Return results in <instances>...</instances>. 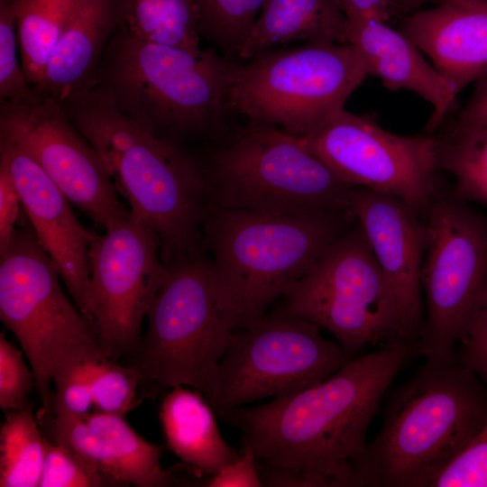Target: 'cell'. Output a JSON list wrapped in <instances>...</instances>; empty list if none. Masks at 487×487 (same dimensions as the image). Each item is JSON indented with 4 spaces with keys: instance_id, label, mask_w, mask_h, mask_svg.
Returning a JSON list of instances; mask_svg holds the SVG:
<instances>
[{
    "instance_id": "3957f363",
    "label": "cell",
    "mask_w": 487,
    "mask_h": 487,
    "mask_svg": "<svg viewBox=\"0 0 487 487\" xmlns=\"http://www.w3.org/2000/svg\"><path fill=\"white\" fill-rule=\"evenodd\" d=\"M241 65L214 48L190 51L144 41L124 22L106 49L95 87L144 130L186 146L229 131L230 88Z\"/></svg>"
},
{
    "instance_id": "8fae6325",
    "label": "cell",
    "mask_w": 487,
    "mask_h": 487,
    "mask_svg": "<svg viewBox=\"0 0 487 487\" xmlns=\"http://www.w3.org/2000/svg\"><path fill=\"white\" fill-rule=\"evenodd\" d=\"M60 279L59 265L30 222L16 228L0 253V319L15 335L34 373L41 402L38 417L53 413L51 382L59 361L78 347L99 346L95 323L71 303Z\"/></svg>"
},
{
    "instance_id": "e0dca14e",
    "label": "cell",
    "mask_w": 487,
    "mask_h": 487,
    "mask_svg": "<svg viewBox=\"0 0 487 487\" xmlns=\"http://www.w3.org/2000/svg\"><path fill=\"white\" fill-rule=\"evenodd\" d=\"M0 162L11 173L26 216L40 244L59 265L74 304L93 322L88 299V251L96 234L79 223L68 198L41 167L1 133Z\"/></svg>"
},
{
    "instance_id": "f546056e",
    "label": "cell",
    "mask_w": 487,
    "mask_h": 487,
    "mask_svg": "<svg viewBox=\"0 0 487 487\" xmlns=\"http://www.w3.org/2000/svg\"><path fill=\"white\" fill-rule=\"evenodd\" d=\"M141 375L134 365L123 366L104 354L89 367V385L93 411L124 417L135 404Z\"/></svg>"
},
{
    "instance_id": "7402d4cb",
    "label": "cell",
    "mask_w": 487,
    "mask_h": 487,
    "mask_svg": "<svg viewBox=\"0 0 487 487\" xmlns=\"http://www.w3.org/2000/svg\"><path fill=\"white\" fill-rule=\"evenodd\" d=\"M351 24L335 0H265L238 58L297 41L350 43Z\"/></svg>"
},
{
    "instance_id": "603a6c76",
    "label": "cell",
    "mask_w": 487,
    "mask_h": 487,
    "mask_svg": "<svg viewBox=\"0 0 487 487\" xmlns=\"http://www.w3.org/2000/svg\"><path fill=\"white\" fill-rule=\"evenodd\" d=\"M84 419L100 437L108 476L118 485L161 487L177 482L171 470L161 468V446L140 436L124 417L92 411Z\"/></svg>"
},
{
    "instance_id": "ab89813d",
    "label": "cell",
    "mask_w": 487,
    "mask_h": 487,
    "mask_svg": "<svg viewBox=\"0 0 487 487\" xmlns=\"http://www.w3.org/2000/svg\"><path fill=\"white\" fill-rule=\"evenodd\" d=\"M451 1L456 0H391V18L396 15L407 16L416 11H418L422 6L427 4H434L435 5H437Z\"/></svg>"
},
{
    "instance_id": "5bb4252c",
    "label": "cell",
    "mask_w": 487,
    "mask_h": 487,
    "mask_svg": "<svg viewBox=\"0 0 487 487\" xmlns=\"http://www.w3.org/2000/svg\"><path fill=\"white\" fill-rule=\"evenodd\" d=\"M300 139L344 181L393 196L425 219L439 188L436 136L392 133L373 118L344 108Z\"/></svg>"
},
{
    "instance_id": "30bf717a",
    "label": "cell",
    "mask_w": 487,
    "mask_h": 487,
    "mask_svg": "<svg viewBox=\"0 0 487 487\" xmlns=\"http://www.w3.org/2000/svg\"><path fill=\"white\" fill-rule=\"evenodd\" d=\"M427 317L417 353L455 362V348L487 301V217L440 187L425 216Z\"/></svg>"
},
{
    "instance_id": "4316f807",
    "label": "cell",
    "mask_w": 487,
    "mask_h": 487,
    "mask_svg": "<svg viewBox=\"0 0 487 487\" xmlns=\"http://www.w3.org/2000/svg\"><path fill=\"white\" fill-rule=\"evenodd\" d=\"M436 138L438 169L455 177L454 194L487 206V128Z\"/></svg>"
},
{
    "instance_id": "836d02e7",
    "label": "cell",
    "mask_w": 487,
    "mask_h": 487,
    "mask_svg": "<svg viewBox=\"0 0 487 487\" xmlns=\"http://www.w3.org/2000/svg\"><path fill=\"white\" fill-rule=\"evenodd\" d=\"M430 487H487V421Z\"/></svg>"
},
{
    "instance_id": "8d00e7d4",
    "label": "cell",
    "mask_w": 487,
    "mask_h": 487,
    "mask_svg": "<svg viewBox=\"0 0 487 487\" xmlns=\"http://www.w3.org/2000/svg\"><path fill=\"white\" fill-rule=\"evenodd\" d=\"M23 207L21 197L7 167L0 162V253L9 246Z\"/></svg>"
},
{
    "instance_id": "4dcf8cb0",
    "label": "cell",
    "mask_w": 487,
    "mask_h": 487,
    "mask_svg": "<svg viewBox=\"0 0 487 487\" xmlns=\"http://www.w3.org/2000/svg\"><path fill=\"white\" fill-rule=\"evenodd\" d=\"M13 0H0V101L34 103L41 97L26 80Z\"/></svg>"
},
{
    "instance_id": "d6986e66",
    "label": "cell",
    "mask_w": 487,
    "mask_h": 487,
    "mask_svg": "<svg viewBox=\"0 0 487 487\" xmlns=\"http://www.w3.org/2000/svg\"><path fill=\"white\" fill-rule=\"evenodd\" d=\"M350 24L349 44L363 60L368 75L379 78L391 91H413L433 106L427 124V132L432 134L453 111L457 93L426 61L416 44L387 22L365 19Z\"/></svg>"
},
{
    "instance_id": "ffe728a7",
    "label": "cell",
    "mask_w": 487,
    "mask_h": 487,
    "mask_svg": "<svg viewBox=\"0 0 487 487\" xmlns=\"http://www.w3.org/2000/svg\"><path fill=\"white\" fill-rule=\"evenodd\" d=\"M125 9V0H77L34 88L37 94L61 102L93 88L106 49L124 22Z\"/></svg>"
},
{
    "instance_id": "f1b7e54d",
    "label": "cell",
    "mask_w": 487,
    "mask_h": 487,
    "mask_svg": "<svg viewBox=\"0 0 487 487\" xmlns=\"http://www.w3.org/2000/svg\"><path fill=\"white\" fill-rule=\"evenodd\" d=\"M102 354L98 345L80 346L59 361L52 375L56 386L52 393V415L84 419L92 412L89 367Z\"/></svg>"
},
{
    "instance_id": "1f68e13d",
    "label": "cell",
    "mask_w": 487,
    "mask_h": 487,
    "mask_svg": "<svg viewBox=\"0 0 487 487\" xmlns=\"http://www.w3.org/2000/svg\"><path fill=\"white\" fill-rule=\"evenodd\" d=\"M117 485L68 446L45 438L39 487H99Z\"/></svg>"
},
{
    "instance_id": "2e32d148",
    "label": "cell",
    "mask_w": 487,
    "mask_h": 487,
    "mask_svg": "<svg viewBox=\"0 0 487 487\" xmlns=\"http://www.w3.org/2000/svg\"><path fill=\"white\" fill-rule=\"evenodd\" d=\"M350 206L393 295L405 337L418 349L425 318L421 299L425 219L402 200L363 187H354Z\"/></svg>"
},
{
    "instance_id": "8992f818",
    "label": "cell",
    "mask_w": 487,
    "mask_h": 487,
    "mask_svg": "<svg viewBox=\"0 0 487 487\" xmlns=\"http://www.w3.org/2000/svg\"><path fill=\"white\" fill-rule=\"evenodd\" d=\"M221 137V144L201 161L208 203L282 216L351 207L354 186L300 138L250 122Z\"/></svg>"
},
{
    "instance_id": "277c9868",
    "label": "cell",
    "mask_w": 487,
    "mask_h": 487,
    "mask_svg": "<svg viewBox=\"0 0 487 487\" xmlns=\"http://www.w3.org/2000/svg\"><path fill=\"white\" fill-rule=\"evenodd\" d=\"M356 221L352 207L282 216L208 203L205 248L211 255L214 289L232 329L263 317Z\"/></svg>"
},
{
    "instance_id": "9c48e42d",
    "label": "cell",
    "mask_w": 487,
    "mask_h": 487,
    "mask_svg": "<svg viewBox=\"0 0 487 487\" xmlns=\"http://www.w3.org/2000/svg\"><path fill=\"white\" fill-rule=\"evenodd\" d=\"M284 297L283 311L329 332L353 356L367 345H411L391 289L357 221Z\"/></svg>"
},
{
    "instance_id": "f35d334b",
    "label": "cell",
    "mask_w": 487,
    "mask_h": 487,
    "mask_svg": "<svg viewBox=\"0 0 487 487\" xmlns=\"http://www.w3.org/2000/svg\"><path fill=\"white\" fill-rule=\"evenodd\" d=\"M350 23L365 19L389 22L391 0H335Z\"/></svg>"
},
{
    "instance_id": "83f0119b",
    "label": "cell",
    "mask_w": 487,
    "mask_h": 487,
    "mask_svg": "<svg viewBox=\"0 0 487 487\" xmlns=\"http://www.w3.org/2000/svg\"><path fill=\"white\" fill-rule=\"evenodd\" d=\"M201 38L218 47L232 60L247 38L265 0H194Z\"/></svg>"
},
{
    "instance_id": "7a4b0ae2",
    "label": "cell",
    "mask_w": 487,
    "mask_h": 487,
    "mask_svg": "<svg viewBox=\"0 0 487 487\" xmlns=\"http://www.w3.org/2000/svg\"><path fill=\"white\" fill-rule=\"evenodd\" d=\"M60 104L100 156L131 213L159 235L164 263L206 255L203 224L208 200L201 161L186 146L142 128L99 87Z\"/></svg>"
},
{
    "instance_id": "4fadbf2b",
    "label": "cell",
    "mask_w": 487,
    "mask_h": 487,
    "mask_svg": "<svg viewBox=\"0 0 487 487\" xmlns=\"http://www.w3.org/2000/svg\"><path fill=\"white\" fill-rule=\"evenodd\" d=\"M161 246L153 228L131 211L89 245V308L100 350L112 360L138 349L143 319L169 272Z\"/></svg>"
},
{
    "instance_id": "e575fe53",
    "label": "cell",
    "mask_w": 487,
    "mask_h": 487,
    "mask_svg": "<svg viewBox=\"0 0 487 487\" xmlns=\"http://www.w3.org/2000/svg\"><path fill=\"white\" fill-rule=\"evenodd\" d=\"M459 344L457 362L487 384V301Z\"/></svg>"
},
{
    "instance_id": "9a60e30c",
    "label": "cell",
    "mask_w": 487,
    "mask_h": 487,
    "mask_svg": "<svg viewBox=\"0 0 487 487\" xmlns=\"http://www.w3.org/2000/svg\"><path fill=\"white\" fill-rule=\"evenodd\" d=\"M0 133L27 152L96 226L106 230L130 216L100 156L60 102L0 101Z\"/></svg>"
},
{
    "instance_id": "d4e9b609",
    "label": "cell",
    "mask_w": 487,
    "mask_h": 487,
    "mask_svg": "<svg viewBox=\"0 0 487 487\" xmlns=\"http://www.w3.org/2000/svg\"><path fill=\"white\" fill-rule=\"evenodd\" d=\"M124 23L151 43L198 51V13L194 0H125Z\"/></svg>"
},
{
    "instance_id": "74e56055",
    "label": "cell",
    "mask_w": 487,
    "mask_h": 487,
    "mask_svg": "<svg viewBox=\"0 0 487 487\" xmlns=\"http://www.w3.org/2000/svg\"><path fill=\"white\" fill-rule=\"evenodd\" d=\"M478 81L471 98L456 114L445 133L487 128V76Z\"/></svg>"
},
{
    "instance_id": "d6a6232c",
    "label": "cell",
    "mask_w": 487,
    "mask_h": 487,
    "mask_svg": "<svg viewBox=\"0 0 487 487\" xmlns=\"http://www.w3.org/2000/svg\"><path fill=\"white\" fill-rule=\"evenodd\" d=\"M35 385L32 370L24 363L22 351L0 334V407L4 411L20 410L29 402Z\"/></svg>"
},
{
    "instance_id": "6da1fadb",
    "label": "cell",
    "mask_w": 487,
    "mask_h": 487,
    "mask_svg": "<svg viewBox=\"0 0 487 487\" xmlns=\"http://www.w3.org/2000/svg\"><path fill=\"white\" fill-rule=\"evenodd\" d=\"M414 352L405 343L382 346L298 392L218 416L241 430L259 462L298 473L303 487L357 486L368 427Z\"/></svg>"
},
{
    "instance_id": "52a82bcc",
    "label": "cell",
    "mask_w": 487,
    "mask_h": 487,
    "mask_svg": "<svg viewBox=\"0 0 487 487\" xmlns=\"http://www.w3.org/2000/svg\"><path fill=\"white\" fill-rule=\"evenodd\" d=\"M250 60L230 88L232 111L299 138L326 126L368 76L352 44L272 48Z\"/></svg>"
},
{
    "instance_id": "44dd1931",
    "label": "cell",
    "mask_w": 487,
    "mask_h": 487,
    "mask_svg": "<svg viewBox=\"0 0 487 487\" xmlns=\"http://www.w3.org/2000/svg\"><path fill=\"white\" fill-rule=\"evenodd\" d=\"M215 413L199 391L184 385L170 388L159 409L168 447L198 477H210L241 455L223 438Z\"/></svg>"
},
{
    "instance_id": "484cf974",
    "label": "cell",
    "mask_w": 487,
    "mask_h": 487,
    "mask_svg": "<svg viewBox=\"0 0 487 487\" xmlns=\"http://www.w3.org/2000/svg\"><path fill=\"white\" fill-rule=\"evenodd\" d=\"M34 402L5 411L0 429V486L39 487L45 437L33 415Z\"/></svg>"
},
{
    "instance_id": "7c38bea8",
    "label": "cell",
    "mask_w": 487,
    "mask_h": 487,
    "mask_svg": "<svg viewBox=\"0 0 487 487\" xmlns=\"http://www.w3.org/2000/svg\"><path fill=\"white\" fill-rule=\"evenodd\" d=\"M353 356L315 324L281 308L234 330L208 403L219 415L263 398H281L322 381Z\"/></svg>"
},
{
    "instance_id": "ac0fdd59",
    "label": "cell",
    "mask_w": 487,
    "mask_h": 487,
    "mask_svg": "<svg viewBox=\"0 0 487 487\" xmlns=\"http://www.w3.org/2000/svg\"><path fill=\"white\" fill-rule=\"evenodd\" d=\"M400 32L458 94L487 76V0H456L416 11Z\"/></svg>"
},
{
    "instance_id": "5b68a950",
    "label": "cell",
    "mask_w": 487,
    "mask_h": 487,
    "mask_svg": "<svg viewBox=\"0 0 487 487\" xmlns=\"http://www.w3.org/2000/svg\"><path fill=\"white\" fill-rule=\"evenodd\" d=\"M487 421V391L455 362L427 359L391 396L358 486L430 487Z\"/></svg>"
},
{
    "instance_id": "cb8c5ba5",
    "label": "cell",
    "mask_w": 487,
    "mask_h": 487,
    "mask_svg": "<svg viewBox=\"0 0 487 487\" xmlns=\"http://www.w3.org/2000/svg\"><path fill=\"white\" fill-rule=\"evenodd\" d=\"M20 60L29 85L41 81L77 0H13Z\"/></svg>"
},
{
    "instance_id": "ba28073f",
    "label": "cell",
    "mask_w": 487,
    "mask_h": 487,
    "mask_svg": "<svg viewBox=\"0 0 487 487\" xmlns=\"http://www.w3.org/2000/svg\"><path fill=\"white\" fill-rule=\"evenodd\" d=\"M168 268L133 365L153 394L184 385L199 391L208 401L234 330L219 306L207 255Z\"/></svg>"
},
{
    "instance_id": "d590c367",
    "label": "cell",
    "mask_w": 487,
    "mask_h": 487,
    "mask_svg": "<svg viewBox=\"0 0 487 487\" xmlns=\"http://www.w3.org/2000/svg\"><path fill=\"white\" fill-rule=\"evenodd\" d=\"M240 457L223 466L208 477L207 487H261L262 482L258 470L257 458L252 446L242 439Z\"/></svg>"
}]
</instances>
